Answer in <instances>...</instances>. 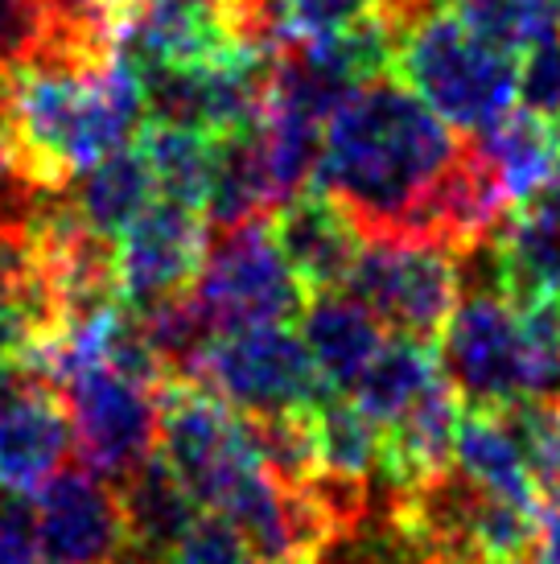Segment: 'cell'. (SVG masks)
Returning <instances> with one entry per match:
<instances>
[{
	"mask_svg": "<svg viewBox=\"0 0 560 564\" xmlns=\"http://www.w3.org/2000/svg\"><path fill=\"white\" fill-rule=\"evenodd\" d=\"M170 564H256L244 532L218 511H198L182 540L165 556Z\"/></svg>",
	"mask_w": 560,
	"mask_h": 564,
	"instance_id": "484cf974",
	"label": "cell"
},
{
	"mask_svg": "<svg viewBox=\"0 0 560 564\" xmlns=\"http://www.w3.org/2000/svg\"><path fill=\"white\" fill-rule=\"evenodd\" d=\"M384 322L363 297L351 289H322L305 297L301 310V338L310 346V359L317 376L334 392H351L363 367L375 359V350L384 346Z\"/></svg>",
	"mask_w": 560,
	"mask_h": 564,
	"instance_id": "4fadbf2b",
	"label": "cell"
},
{
	"mask_svg": "<svg viewBox=\"0 0 560 564\" xmlns=\"http://www.w3.org/2000/svg\"><path fill=\"white\" fill-rule=\"evenodd\" d=\"M157 182L149 161L140 153V144H125L108 153L104 161H95L91 170H83L66 186V198L83 219L91 223L99 236H120L128 223L137 219L144 206L153 203Z\"/></svg>",
	"mask_w": 560,
	"mask_h": 564,
	"instance_id": "ac0fdd59",
	"label": "cell"
},
{
	"mask_svg": "<svg viewBox=\"0 0 560 564\" xmlns=\"http://www.w3.org/2000/svg\"><path fill=\"white\" fill-rule=\"evenodd\" d=\"M346 289L388 329L433 343L462 301V268L450 248L437 243L363 239Z\"/></svg>",
	"mask_w": 560,
	"mask_h": 564,
	"instance_id": "8992f818",
	"label": "cell"
},
{
	"mask_svg": "<svg viewBox=\"0 0 560 564\" xmlns=\"http://www.w3.org/2000/svg\"><path fill=\"white\" fill-rule=\"evenodd\" d=\"M104 564H170V561H165V556H157V552L137 549V544H125V549L116 552L111 561H104Z\"/></svg>",
	"mask_w": 560,
	"mask_h": 564,
	"instance_id": "d6a6232c",
	"label": "cell"
},
{
	"mask_svg": "<svg viewBox=\"0 0 560 564\" xmlns=\"http://www.w3.org/2000/svg\"><path fill=\"white\" fill-rule=\"evenodd\" d=\"M144 83L120 54L108 63L33 58L4 75L0 132L17 173L58 194L95 161L125 149L144 124Z\"/></svg>",
	"mask_w": 560,
	"mask_h": 564,
	"instance_id": "7a4b0ae2",
	"label": "cell"
},
{
	"mask_svg": "<svg viewBox=\"0 0 560 564\" xmlns=\"http://www.w3.org/2000/svg\"><path fill=\"white\" fill-rule=\"evenodd\" d=\"M367 9L371 0H280V42H317L343 33Z\"/></svg>",
	"mask_w": 560,
	"mask_h": 564,
	"instance_id": "4316f807",
	"label": "cell"
},
{
	"mask_svg": "<svg viewBox=\"0 0 560 564\" xmlns=\"http://www.w3.org/2000/svg\"><path fill=\"white\" fill-rule=\"evenodd\" d=\"M71 424L75 454L87 470L120 482L157 449V392L140 388L104 362H83L58 379Z\"/></svg>",
	"mask_w": 560,
	"mask_h": 564,
	"instance_id": "ba28073f",
	"label": "cell"
},
{
	"mask_svg": "<svg viewBox=\"0 0 560 564\" xmlns=\"http://www.w3.org/2000/svg\"><path fill=\"white\" fill-rule=\"evenodd\" d=\"M441 379V359H437L433 343L412 338V334H396L384 338V346L375 350V359L363 367V376L351 388L355 400L375 424H388L405 412L417 395H424Z\"/></svg>",
	"mask_w": 560,
	"mask_h": 564,
	"instance_id": "ffe728a7",
	"label": "cell"
},
{
	"mask_svg": "<svg viewBox=\"0 0 560 564\" xmlns=\"http://www.w3.org/2000/svg\"><path fill=\"white\" fill-rule=\"evenodd\" d=\"M445 4H450V0H371V9L396 30V37H405L420 17L437 13V9H445Z\"/></svg>",
	"mask_w": 560,
	"mask_h": 564,
	"instance_id": "4dcf8cb0",
	"label": "cell"
},
{
	"mask_svg": "<svg viewBox=\"0 0 560 564\" xmlns=\"http://www.w3.org/2000/svg\"><path fill=\"white\" fill-rule=\"evenodd\" d=\"M552 13H557V30H560V0H552Z\"/></svg>",
	"mask_w": 560,
	"mask_h": 564,
	"instance_id": "d590c367",
	"label": "cell"
},
{
	"mask_svg": "<svg viewBox=\"0 0 560 564\" xmlns=\"http://www.w3.org/2000/svg\"><path fill=\"white\" fill-rule=\"evenodd\" d=\"M190 379L206 383L239 412L301 408L326 392L310 359V346L289 329V322L218 329Z\"/></svg>",
	"mask_w": 560,
	"mask_h": 564,
	"instance_id": "5b68a950",
	"label": "cell"
},
{
	"mask_svg": "<svg viewBox=\"0 0 560 564\" xmlns=\"http://www.w3.org/2000/svg\"><path fill=\"white\" fill-rule=\"evenodd\" d=\"M441 376L466 408H498L528 400V343L511 297L462 293V305L441 326Z\"/></svg>",
	"mask_w": 560,
	"mask_h": 564,
	"instance_id": "52a82bcc",
	"label": "cell"
},
{
	"mask_svg": "<svg viewBox=\"0 0 560 564\" xmlns=\"http://www.w3.org/2000/svg\"><path fill=\"white\" fill-rule=\"evenodd\" d=\"M137 144L153 170L157 194L203 210L211 194V173H215V137L173 120H144Z\"/></svg>",
	"mask_w": 560,
	"mask_h": 564,
	"instance_id": "44dd1931",
	"label": "cell"
},
{
	"mask_svg": "<svg viewBox=\"0 0 560 564\" xmlns=\"http://www.w3.org/2000/svg\"><path fill=\"white\" fill-rule=\"evenodd\" d=\"M42 194H46V189H33L30 182L17 173L9 141H4V132H0V219H30Z\"/></svg>",
	"mask_w": 560,
	"mask_h": 564,
	"instance_id": "f546056e",
	"label": "cell"
},
{
	"mask_svg": "<svg viewBox=\"0 0 560 564\" xmlns=\"http://www.w3.org/2000/svg\"><path fill=\"white\" fill-rule=\"evenodd\" d=\"M498 243L507 256V297L524 301L540 289L560 293V203L545 189L528 203L511 206L498 227Z\"/></svg>",
	"mask_w": 560,
	"mask_h": 564,
	"instance_id": "d6986e66",
	"label": "cell"
},
{
	"mask_svg": "<svg viewBox=\"0 0 560 564\" xmlns=\"http://www.w3.org/2000/svg\"><path fill=\"white\" fill-rule=\"evenodd\" d=\"M0 111H4V70H0Z\"/></svg>",
	"mask_w": 560,
	"mask_h": 564,
	"instance_id": "e575fe53",
	"label": "cell"
},
{
	"mask_svg": "<svg viewBox=\"0 0 560 564\" xmlns=\"http://www.w3.org/2000/svg\"><path fill=\"white\" fill-rule=\"evenodd\" d=\"M248 437L256 445L268 474L284 486H305L317 478V433H313V408H280V412H244Z\"/></svg>",
	"mask_w": 560,
	"mask_h": 564,
	"instance_id": "603a6c76",
	"label": "cell"
},
{
	"mask_svg": "<svg viewBox=\"0 0 560 564\" xmlns=\"http://www.w3.org/2000/svg\"><path fill=\"white\" fill-rule=\"evenodd\" d=\"M116 490H120V507H125L128 544L157 552V556H170L173 544L198 516V499L190 495V486L173 474V466L157 449L137 470L125 474Z\"/></svg>",
	"mask_w": 560,
	"mask_h": 564,
	"instance_id": "5bb4252c",
	"label": "cell"
},
{
	"mask_svg": "<svg viewBox=\"0 0 560 564\" xmlns=\"http://www.w3.org/2000/svg\"><path fill=\"white\" fill-rule=\"evenodd\" d=\"M203 210L173 198L149 203L120 231L116 243V289L128 310H149L157 301L194 289V276L206 256Z\"/></svg>",
	"mask_w": 560,
	"mask_h": 564,
	"instance_id": "30bf717a",
	"label": "cell"
},
{
	"mask_svg": "<svg viewBox=\"0 0 560 564\" xmlns=\"http://www.w3.org/2000/svg\"><path fill=\"white\" fill-rule=\"evenodd\" d=\"M545 194H548V198H557V203H560V158H557V165H552V177H548Z\"/></svg>",
	"mask_w": 560,
	"mask_h": 564,
	"instance_id": "836d02e7",
	"label": "cell"
},
{
	"mask_svg": "<svg viewBox=\"0 0 560 564\" xmlns=\"http://www.w3.org/2000/svg\"><path fill=\"white\" fill-rule=\"evenodd\" d=\"M453 457H457V470L470 474L474 482L498 495V499L545 507L536 495V482H531L528 457L519 449L511 424L503 421V412L462 408V421L453 433Z\"/></svg>",
	"mask_w": 560,
	"mask_h": 564,
	"instance_id": "2e32d148",
	"label": "cell"
},
{
	"mask_svg": "<svg viewBox=\"0 0 560 564\" xmlns=\"http://www.w3.org/2000/svg\"><path fill=\"white\" fill-rule=\"evenodd\" d=\"M75 454L63 392L30 362H0V486L33 499Z\"/></svg>",
	"mask_w": 560,
	"mask_h": 564,
	"instance_id": "9c48e42d",
	"label": "cell"
},
{
	"mask_svg": "<svg viewBox=\"0 0 560 564\" xmlns=\"http://www.w3.org/2000/svg\"><path fill=\"white\" fill-rule=\"evenodd\" d=\"M528 564H560V507H540V528Z\"/></svg>",
	"mask_w": 560,
	"mask_h": 564,
	"instance_id": "1f68e13d",
	"label": "cell"
},
{
	"mask_svg": "<svg viewBox=\"0 0 560 564\" xmlns=\"http://www.w3.org/2000/svg\"><path fill=\"white\" fill-rule=\"evenodd\" d=\"M313 433L322 474L338 478H375L379 466V424L343 392H326L313 400Z\"/></svg>",
	"mask_w": 560,
	"mask_h": 564,
	"instance_id": "7402d4cb",
	"label": "cell"
},
{
	"mask_svg": "<svg viewBox=\"0 0 560 564\" xmlns=\"http://www.w3.org/2000/svg\"><path fill=\"white\" fill-rule=\"evenodd\" d=\"M33 535L46 564H104L128 544L120 490L87 466H66L33 495Z\"/></svg>",
	"mask_w": 560,
	"mask_h": 564,
	"instance_id": "8fae6325",
	"label": "cell"
},
{
	"mask_svg": "<svg viewBox=\"0 0 560 564\" xmlns=\"http://www.w3.org/2000/svg\"><path fill=\"white\" fill-rule=\"evenodd\" d=\"M453 13L503 54H528L536 42L557 33L552 0H453Z\"/></svg>",
	"mask_w": 560,
	"mask_h": 564,
	"instance_id": "cb8c5ba5",
	"label": "cell"
},
{
	"mask_svg": "<svg viewBox=\"0 0 560 564\" xmlns=\"http://www.w3.org/2000/svg\"><path fill=\"white\" fill-rule=\"evenodd\" d=\"M194 297L215 329H239L260 322H297L310 293L280 256L268 219H251L206 236Z\"/></svg>",
	"mask_w": 560,
	"mask_h": 564,
	"instance_id": "277c9868",
	"label": "cell"
},
{
	"mask_svg": "<svg viewBox=\"0 0 560 564\" xmlns=\"http://www.w3.org/2000/svg\"><path fill=\"white\" fill-rule=\"evenodd\" d=\"M280 206V194L272 186L260 132H231L215 137V173H211V194H206V227L227 231L239 223L268 219Z\"/></svg>",
	"mask_w": 560,
	"mask_h": 564,
	"instance_id": "9a60e30c",
	"label": "cell"
},
{
	"mask_svg": "<svg viewBox=\"0 0 560 564\" xmlns=\"http://www.w3.org/2000/svg\"><path fill=\"white\" fill-rule=\"evenodd\" d=\"M272 239L293 268V276L305 284V293L343 289L355 268L358 248H363L355 223L346 219L343 206L322 189L284 198L272 215Z\"/></svg>",
	"mask_w": 560,
	"mask_h": 564,
	"instance_id": "7c38bea8",
	"label": "cell"
},
{
	"mask_svg": "<svg viewBox=\"0 0 560 564\" xmlns=\"http://www.w3.org/2000/svg\"><path fill=\"white\" fill-rule=\"evenodd\" d=\"M462 141L408 83H358L322 132L313 189L346 210L363 239H405L433 182Z\"/></svg>",
	"mask_w": 560,
	"mask_h": 564,
	"instance_id": "6da1fadb",
	"label": "cell"
},
{
	"mask_svg": "<svg viewBox=\"0 0 560 564\" xmlns=\"http://www.w3.org/2000/svg\"><path fill=\"white\" fill-rule=\"evenodd\" d=\"M483 149V158L491 161V170L498 173V182L507 189L511 206L536 198L552 177V165L560 158V128L557 120H548L540 111H507L491 132L470 137Z\"/></svg>",
	"mask_w": 560,
	"mask_h": 564,
	"instance_id": "e0dca14e",
	"label": "cell"
},
{
	"mask_svg": "<svg viewBox=\"0 0 560 564\" xmlns=\"http://www.w3.org/2000/svg\"><path fill=\"white\" fill-rule=\"evenodd\" d=\"M519 99L528 111H540L548 120H560V33H548L545 42L524 54L519 66Z\"/></svg>",
	"mask_w": 560,
	"mask_h": 564,
	"instance_id": "83f0119b",
	"label": "cell"
},
{
	"mask_svg": "<svg viewBox=\"0 0 560 564\" xmlns=\"http://www.w3.org/2000/svg\"><path fill=\"white\" fill-rule=\"evenodd\" d=\"M54 33V0H0V70L42 58Z\"/></svg>",
	"mask_w": 560,
	"mask_h": 564,
	"instance_id": "d4e9b609",
	"label": "cell"
},
{
	"mask_svg": "<svg viewBox=\"0 0 560 564\" xmlns=\"http://www.w3.org/2000/svg\"><path fill=\"white\" fill-rule=\"evenodd\" d=\"M400 83L462 137H483L515 108L519 63L515 54L486 46L450 4L420 17L400 37L396 70Z\"/></svg>",
	"mask_w": 560,
	"mask_h": 564,
	"instance_id": "3957f363",
	"label": "cell"
},
{
	"mask_svg": "<svg viewBox=\"0 0 560 564\" xmlns=\"http://www.w3.org/2000/svg\"><path fill=\"white\" fill-rule=\"evenodd\" d=\"M0 564H37L33 507L13 490L0 486Z\"/></svg>",
	"mask_w": 560,
	"mask_h": 564,
	"instance_id": "f1b7e54d",
	"label": "cell"
}]
</instances>
